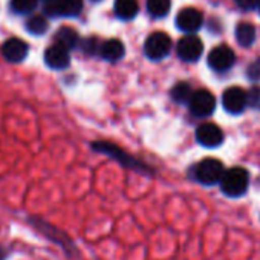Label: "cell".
<instances>
[{"instance_id":"cell-1","label":"cell","mask_w":260,"mask_h":260,"mask_svg":"<svg viewBox=\"0 0 260 260\" xmlns=\"http://www.w3.org/2000/svg\"><path fill=\"white\" fill-rule=\"evenodd\" d=\"M29 223H31L43 237H46L49 242H52V243H55L57 246H60V248L64 251V254H66L68 257H77V255H78V248H77V245L74 243V240H72L64 231L58 230L55 225H52V223L43 220V219L39 217V216L29 217Z\"/></svg>"},{"instance_id":"cell-2","label":"cell","mask_w":260,"mask_h":260,"mask_svg":"<svg viewBox=\"0 0 260 260\" xmlns=\"http://www.w3.org/2000/svg\"><path fill=\"white\" fill-rule=\"evenodd\" d=\"M93 150L98 152V153H103V155H107L110 156L112 159H115L116 162H119L124 169H130L137 173H143V175H152V169L147 167L144 162L138 161L137 158H134L132 155H128L127 152H124L122 149H119L118 146L112 144V143H107V141H96L92 144Z\"/></svg>"},{"instance_id":"cell-3","label":"cell","mask_w":260,"mask_h":260,"mask_svg":"<svg viewBox=\"0 0 260 260\" xmlns=\"http://www.w3.org/2000/svg\"><path fill=\"white\" fill-rule=\"evenodd\" d=\"M220 190L228 198H240L246 193L249 185V175L242 167H233L223 172L220 181Z\"/></svg>"},{"instance_id":"cell-4","label":"cell","mask_w":260,"mask_h":260,"mask_svg":"<svg viewBox=\"0 0 260 260\" xmlns=\"http://www.w3.org/2000/svg\"><path fill=\"white\" fill-rule=\"evenodd\" d=\"M225 169H223V164L219 161V159H214V158H207V159H202L199 164L194 166L193 169V176L194 179L202 184V185H216L219 184L222 175H223Z\"/></svg>"},{"instance_id":"cell-5","label":"cell","mask_w":260,"mask_h":260,"mask_svg":"<svg viewBox=\"0 0 260 260\" xmlns=\"http://www.w3.org/2000/svg\"><path fill=\"white\" fill-rule=\"evenodd\" d=\"M172 51V40L166 32H153L144 43V52L150 60H162Z\"/></svg>"},{"instance_id":"cell-6","label":"cell","mask_w":260,"mask_h":260,"mask_svg":"<svg viewBox=\"0 0 260 260\" xmlns=\"http://www.w3.org/2000/svg\"><path fill=\"white\" fill-rule=\"evenodd\" d=\"M188 107L194 116H208L214 112L216 98L211 92L201 89V90H196L191 93V96L188 100Z\"/></svg>"},{"instance_id":"cell-7","label":"cell","mask_w":260,"mask_h":260,"mask_svg":"<svg viewBox=\"0 0 260 260\" xmlns=\"http://www.w3.org/2000/svg\"><path fill=\"white\" fill-rule=\"evenodd\" d=\"M176 51H178V57L181 60H184L187 63H193L201 58V55L204 52V43L198 36L188 34L178 42Z\"/></svg>"},{"instance_id":"cell-8","label":"cell","mask_w":260,"mask_h":260,"mask_svg":"<svg viewBox=\"0 0 260 260\" xmlns=\"http://www.w3.org/2000/svg\"><path fill=\"white\" fill-rule=\"evenodd\" d=\"M83 10V0H52L45 7V14L51 17H74Z\"/></svg>"},{"instance_id":"cell-9","label":"cell","mask_w":260,"mask_h":260,"mask_svg":"<svg viewBox=\"0 0 260 260\" xmlns=\"http://www.w3.org/2000/svg\"><path fill=\"white\" fill-rule=\"evenodd\" d=\"M196 140L201 146L214 149L223 143V132L213 122H204L196 128Z\"/></svg>"},{"instance_id":"cell-10","label":"cell","mask_w":260,"mask_h":260,"mask_svg":"<svg viewBox=\"0 0 260 260\" xmlns=\"http://www.w3.org/2000/svg\"><path fill=\"white\" fill-rule=\"evenodd\" d=\"M234 61H236V55H234L233 49H230L225 45L216 46L208 54V66L217 72H225V71L231 69Z\"/></svg>"},{"instance_id":"cell-11","label":"cell","mask_w":260,"mask_h":260,"mask_svg":"<svg viewBox=\"0 0 260 260\" xmlns=\"http://www.w3.org/2000/svg\"><path fill=\"white\" fill-rule=\"evenodd\" d=\"M222 104H223V109L228 113L239 115L248 106V103H246V92L243 89H240L239 86L228 87L223 92V95H222Z\"/></svg>"},{"instance_id":"cell-12","label":"cell","mask_w":260,"mask_h":260,"mask_svg":"<svg viewBox=\"0 0 260 260\" xmlns=\"http://www.w3.org/2000/svg\"><path fill=\"white\" fill-rule=\"evenodd\" d=\"M204 23V17H202V13L198 11L196 8H185V10H181L178 17H176V26L184 31V32H188V34H193L196 32Z\"/></svg>"},{"instance_id":"cell-13","label":"cell","mask_w":260,"mask_h":260,"mask_svg":"<svg viewBox=\"0 0 260 260\" xmlns=\"http://www.w3.org/2000/svg\"><path fill=\"white\" fill-rule=\"evenodd\" d=\"M2 54L10 63H20L28 55V45L17 37L8 39L2 45Z\"/></svg>"},{"instance_id":"cell-14","label":"cell","mask_w":260,"mask_h":260,"mask_svg":"<svg viewBox=\"0 0 260 260\" xmlns=\"http://www.w3.org/2000/svg\"><path fill=\"white\" fill-rule=\"evenodd\" d=\"M45 61L52 69H66L71 63V55H69V51L66 48L55 43L46 49Z\"/></svg>"},{"instance_id":"cell-15","label":"cell","mask_w":260,"mask_h":260,"mask_svg":"<svg viewBox=\"0 0 260 260\" xmlns=\"http://www.w3.org/2000/svg\"><path fill=\"white\" fill-rule=\"evenodd\" d=\"M100 54H101V57L104 60H107L110 63H115V61L122 58V55H124V45L119 40H116V39L106 40L100 46Z\"/></svg>"},{"instance_id":"cell-16","label":"cell","mask_w":260,"mask_h":260,"mask_svg":"<svg viewBox=\"0 0 260 260\" xmlns=\"http://www.w3.org/2000/svg\"><path fill=\"white\" fill-rule=\"evenodd\" d=\"M138 0H115V14L122 20H132L138 14Z\"/></svg>"},{"instance_id":"cell-17","label":"cell","mask_w":260,"mask_h":260,"mask_svg":"<svg viewBox=\"0 0 260 260\" xmlns=\"http://www.w3.org/2000/svg\"><path fill=\"white\" fill-rule=\"evenodd\" d=\"M55 43H58L63 48H66L68 51H71V49H74V48H77L80 45L78 32L75 29H72V28L63 26L55 32Z\"/></svg>"},{"instance_id":"cell-18","label":"cell","mask_w":260,"mask_h":260,"mask_svg":"<svg viewBox=\"0 0 260 260\" xmlns=\"http://www.w3.org/2000/svg\"><path fill=\"white\" fill-rule=\"evenodd\" d=\"M236 40L240 46L249 48L255 40V28L251 23H239L236 26Z\"/></svg>"},{"instance_id":"cell-19","label":"cell","mask_w":260,"mask_h":260,"mask_svg":"<svg viewBox=\"0 0 260 260\" xmlns=\"http://www.w3.org/2000/svg\"><path fill=\"white\" fill-rule=\"evenodd\" d=\"M193 90H191V86L185 81H179L173 86L172 89V98L176 101V103H188L190 96H191Z\"/></svg>"},{"instance_id":"cell-20","label":"cell","mask_w":260,"mask_h":260,"mask_svg":"<svg viewBox=\"0 0 260 260\" xmlns=\"http://www.w3.org/2000/svg\"><path fill=\"white\" fill-rule=\"evenodd\" d=\"M170 0H147V10L153 17H164L170 11Z\"/></svg>"},{"instance_id":"cell-21","label":"cell","mask_w":260,"mask_h":260,"mask_svg":"<svg viewBox=\"0 0 260 260\" xmlns=\"http://www.w3.org/2000/svg\"><path fill=\"white\" fill-rule=\"evenodd\" d=\"M26 29L34 34V36H40L45 34L48 31V20L43 16H31L26 22Z\"/></svg>"},{"instance_id":"cell-22","label":"cell","mask_w":260,"mask_h":260,"mask_svg":"<svg viewBox=\"0 0 260 260\" xmlns=\"http://www.w3.org/2000/svg\"><path fill=\"white\" fill-rule=\"evenodd\" d=\"M39 0H11V10L17 14H29L36 10Z\"/></svg>"},{"instance_id":"cell-23","label":"cell","mask_w":260,"mask_h":260,"mask_svg":"<svg viewBox=\"0 0 260 260\" xmlns=\"http://www.w3.org/2000/svg\"><path fill=\"white\" fill-rule=\"evenodd\" d=\"M100 42L96 40V37H90V39H86V40H83L81 42V48H83V51L86 52V54H89V55H93V54H96V52H100Z\"/></svg>"},{"instance_id":"cell-24","label":"cell","mask_w":260,"mask_h":260,"mask_svg":"<svg viewBox=\"0 0 260 260\" xmlns=\"http://www.w3.org/2000/svg\"><path fill=\"white\" fill-rule=\"evenodd\" d=\"M246 103H248V106L260 110V87H252L246 93Z\"/></svg>"},{"instance_id":"cell-25","label":"cell","mask_w":260,"mask_h":260,"mask_svg":"<svg viewBox=\"0 0 260 260\" xmlns=\"http://www.w3.org/2000/svg\"><path fill=\"white\" fill-rule=\"evenodd\" d=\"M236 4H237L239 8H242L245 11H251V10L258 7L260 0H236Z\"/></svg>"},{"instance_id":"cell-26","label":"cell","mask_w":260,"mask_h":260,"mask_svg":"<svg viewBox=\"0 0 260 260\" xmlns=\"http://www.w3.org/2000/svg\"><path fill=\"white\" fill-rule=\"evenodd\" d=\"M248 77L251 80H260V66L258 64H251L248 68Z\"/></svg>"},{"instance_id":"cell-27","label":"cell","mask_w":260,"mask_h":260,"mask_svg":"<svg viewBox=\"0 0 260 260\" xmlns=\"http://www.w3.org/2000/svg\"><path fill=\"white\" fill-rule=\"evenodd\" d=\"M10 255V249H7L5 246L0 245V260H7Z\"/></svg>"},{"instance_id":"cell-28","label":"cell","mask_w":260,"mask_h":260,"mask_svg":"<svg viewBox=\"0 0 260 260\" xmlns=\"http://www.w3.org/2000/svg\"><path fill=\"white\" fill-rule=\"evenodd\" d=\"M43 2H46V4H48V2H52V0H43Z\"/></svg>"},{"instance_id":"cell-29","label":"cell","mask_w":260,"mask_h":260,"mask_svg":"<svg viewBox=\"0 0 260 260\" xmlns=\"http://www.w3.org/2000/svg\"><path fill=\"white\" fill-rule=\"evenodd\" d=\"M92 2H98V0H92Z\"/></svg>"},{"instance_id":"cell-30","label":"cell","mask_w":260,"mask_h":260,"mask_svg":"<svg viewBox=\"0 0 260 260\" xmlns=\"http://www.w3.org/2000/svg\"><path fill=\"white\" fill-rule=\"evenodd\" d=\"M258 7H260V4H258Z\"/></svg>"}]
</instances>
